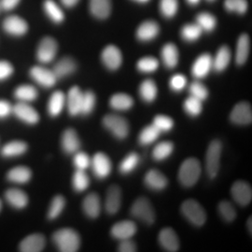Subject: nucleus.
Segmentation results:
<instances>
[{"label":"nucleus","instance_id":"1","mask_svg":"<svg viewBox=\"0 0 252 252\" xmlns=\"http://www.w3.org/2000/svg\"><path fill=\"white\" fill-rule=\"evenodd\" d=\"M53 240L59 252H76L81 246V237L73 229L64 228L58 230L53 235Z\"/></svg>","mask_w":252,"mask_h":252},{"label":"nucleus","instance_id":"2","mask_svg":"<svg viewBox=\"0 0 252 252\" xmlns=\"http://www.w3.org/2000/svg\"><path fill=\"white\" fill-rule=\"evenodd\" d=\"M201 163L195 158H188L180 165L179 180L184 187H192L201 176Z\"/></svg>","mask_w":252,"mask_h":252},{"label":"nucleus","instance_id":"3","mask_svg":"<svg viewBox=\"0 0 252 252\" xmlns=\"http://www.w3.org/2000/svg\"><path fill=\"white\" fill-rule=\"evenodd\" d=\"M181 212L193 225L202 226L207 220V214L205 209L197 201L192 199L186 200L182 204Z\"/></svg>","mask_w":252,"mask_h":252},{"label":"nucleus","instance_id":"4","mask_svg":"<svg viewBox=\"0 0 252 252\" xmlns=\"http://www.w3.org/2000/svg\"><path fill=\"white\" fill-rule=\"evenodd\" d=\"M221 150L222 145L220 140H213L208 146L206 155V170L210 179H215L220 169Z\"/></svg>","mask_w":252,"mask_h":252},{"label":"nucleus","instance_id":"5","mask_svg":"<svg viewBox=\"0 0 252 252\" xmlns=\"http://www.w3.org/2000/svg\"><path fill=\"white\" fill-rule=\"evenodd\" d=\"M132 216L144 221L147 224H153L155 221V211L149 199L139 197L131 207Z\"/></svg>","mask_w":252,"mask_h":252},{"label":"nucleus","instance_id":"6","mask_svg":"<svg viewBox=\"0 0 252 252\" xmlns=\"http://www.w3.org/2000/svg\"><path fill=\"white\" fill-rule=\"evenodd\" d=\"M106 129L119 139H124L129 134V125L126 119L116 114H108L103 119Z\"/></svg>","mask_w":252,"mask_h":252},{"label":"nucleus","instance_id":"7","mask_svg":"<svg viewBox=\"0 0 252 252\" xmlns=\"http://www.w3.org/2000/svg\"><path fill=\"white\" fill-rule=\"evenodd\" d=\"M57 50L58 44L56 40L53 37L46 36L37 47L36 58L40 63H51L57 54Z\"/></svg>","mask_w":252,"mask_h":252},{"label":"nucleus","instance_id":"8","mask_svg":"<svg viewBox=\"0 0 252 252\" xmlns=\"http://www.w3.org/2000/svg\"><path fill=\"white\" fill-rule=\"evenodd\" d=\"M231 193L234 201L241 206H247L252 202V186L243 180L234 182L231 189Z\"/></svg>","mask_w":252,"mask_h":252},{"label":"nucleus","instance_id":"9","mask_svg":"<svg viewBox=\"0 0 252 252\" xmlns=\"http://www.w3.org/2000/svg\"><path fill=\"white\" fill-rule=\"evenodd\" d=\"M232 123L238 126L251 125L252 122V109L251 104L247 102H241L237 104L230 114Z\"/></svg>","mask_w":252,"mask_h":252},{"label":"nucleus","instance_id":"10","mask_svg":"<svg viewBox=\"0 0 252 252\" xmlns=\"http://www.w3.org/2000/svg\"><path fill=\"white\" fill-rule=\"evenodd\" d=\"M30 76L36 83L45 88H52L57 81V78L54 75V71L43 66H33L30 69Z\"/></svg>","mask_w":252,"mask_h":252},{"label":"nucleus","instance_id":"11","mask_svg":"<svg viewBox=\"0 0 252 252\" xmlns=\"http://www.w3.org/2000/svg\"><path fill=\"white\" fill-rule=\"evenodd\" d=\"M91 164L94 175L101 180L108 177L112 169V164L109 158L103 153L94 154L91 161Z\"/></svg>","mask_w":252,"mask_h":252},{"label":"nucleus","instance_id":"12","mask_svg":"<svg viewBox=\"0 0 252 252\" xmlns=\"http://www.w3.org/2000/svg\"><path fill=\"white\" fill-rule=\"evenodd\" d=\"M102 62L110 70H116L123 63V55L120 49L115 45H108L101 54Z\"/></svg>","mask_w":252,"mask_h":252},{"label":"nucleus","instance_id":"13","mask_svg":"<svg viewBox=\"0 0 252 252\" xmlns=\"http://www.w3.org/2000/svg\"><path fill=\"white\" fill-rule=\"evenodd\" d=\"M12 112L16 117L27 125H36L39 121V115L35 108L29 106L26 102L16 104L12 108Z\"/></svg>","mask_w":252,"mask_h":252},{"label":"nucleus","instance_id":"14","mask_svg":"<svg viewBox=\"0 0 252 252\" xmlns=\"http://www.w3.org/2000/svg\"><path fill=\"white\" fill-rule=\"evenodd\" d=\"M3 28L6 33L14 36H24L28 30L27 22L17 15H11L4 20Z\"/></svg>","mask_w":252,"mask_h":252},{"label":"nucleus","instance_id":"15","mask_svg":"<svg viewBox=\"0 0 252 252\" xmlns=\"http://www.w3.org/2000/svg\"><path fill=\"white\" fill-rule=\"evenodd\" d=\"M136 231H137V228L133 221L124 220L112 226L110 234L115 239L125 240L134 236Z\"/></svg>","mask_w":252,"mask_h":252},{"label":"nucleus","instance_id":"16","mask_svg":"<svg viewBox=\"0 0 252 252\" xmlns=\"http://www.w3.org/2000/svg\"><path fill=\"white\" fill-rule=\"evenodd\" d=\"M45 244L44 235L40 234H30L21 242L19 250L23 252H40L43 251Z\"/></svg>","mask_w":252,"mask_h":252},{"label":"nucleus","instance_id":"17","mask_svg":"<svg viewBox=\"0 0 252 252\" xmlns=\"http://www.w3.org/2000/svg\"><path fill=\"white\" fill-rule=\"evenodd\" d=\"M159 242L167 252H178L180 249V239L171 228H164L159 234Z\"/></svg>","mask_w":252,"mask_h":252},{"label":"nucleus","instance_id":"18","mask_svg":"<svg viewBox=\"0 0 252 252\" xmlns=\"http://www.w3.org/2000/svg\"><path fill=\"white\" fill-rule=\"evenodd\" d=\"M212 61L213 58L210 54H204L200 55L191 67V73L193 77L197 79L205 78L212 68Z\"/></svg>","mask_w":252,"mask_h":252},{"label":"nucleus","instance_id":"19","mask_svg":"<svg viewBox=\"0 0 252 252\" xmlns=\"http://www.w3.org/2000/svg\"><path fill=\"white\" fill-rule=\"evenodd\" d=\"M121 204H122L121 189L115 185L109 187L106 195V201H105L106 211L110 215H114L119 211Z\"/></svg>","mask_w":252,"mask_h":252},{"label":"nucleus","instance_id":"20","mask_svg":"<svg viewBox=\"0 0 252 252\" xmlns=\"http://www.w3.org/2000/svg\"><path fill=\"white\" fill-rule=\"evenodd\" d=\"M61 144L66 153H76L80 150L81 141L74 129L68 128L63 132Z\"/></svg>","mask_w":252,"mask_h":252},{"label":"nucleus","instance_id":"21","mask_svg":"<svg viewBox=\"0 0 252 252\" xmlns=\"http://www.w3.org/2000/svg\"><path fill=\"white\" fill-rule=\"evenodd\" d=\"M145 184L150 189L155 190H161L163 189L168 184V180L166 177L158 170H150L146 174L144 178Z\"/></svg>","mask_w":252,"mask_h":252},{"label":"nucleus","instance_id":"22","mask_svg":"<svg viewBox=\"0 0 252 252\" xmlns=\"http://www.w3.org/2000/svg\"><path fill=\"white\" fill-rule=\"evenodd\" d=\"M160 27L154 21L143 22L136 30V36L142 41H149L159 34Z\"/></svg>","mask_w":252,"mask_h":252},{"label":"nucleus","instance_id":"23","mask_svg":"<svg viewBox=\"0 0 252 252\" xmlns=\"http://www.w3.org/2000/svg\"><path fill=\"white\" fill-rule=\"evenodd\" d=\"M84 213L91 219H96L101 212V202L96 193L88 194L82 203Z\"/></svg>","mask_w":252,"mask_h":252},{"label":"nucleus","instance_id":"24","mask_svg":"<svg viewBox=\"0 0 252 252\" xmlns=\"http://www.w3.org/2000/svg\"><path fill=\"white\" fill-rule=\"evenodd\" d=\"M5 198L11 207L16 209H23L28 205V196L21 189H8L5 192Z\"/></svg>","mask_w":252,"mask_h":252},{"label":"nucleus","instance_id":"25","mask_svg":"<svg viewBox=\"0 0 252 252\" xmlns=\"http://www.w3.org/2000/svg\"><path fill=\"white\" fill-rule=\"evenodd\" d=\"M76 69H77V63L75 62V60L70 57H63L55 63L53 71L54 75L56 76V78L60 79V78L66 77L68 75H71L72 73L75 72Z\"/></svg>","mask_w":252,"mask_h":252},{"label":"nucleus","instance_id":"26","mask_svg":"<svg viewBox=\"0 0 252 252\" xmlns=\"http://www.w3.org/2000/svg\"><path fill=\"white\" fill-rule=\"evenodd\" d=\"M81 99H82V92L77 86L72 87L67 94V108L68 112L71 116H77L81 113Z\"/></svg>","mask_w":252,"mask_h":252},{"label":"nucleus","instance_id":"27","mask_svg":"<svg viewBox=\"0 0 252 252\" xmlns=\"http://www.w3.org/2000/svg\"><path fill=\"white\" fill-rule=\"evenodd\" d=\"M111 8V0H90L91 12L96 18H108Z\"/></svg>","mask_w":252,"mask_h":252},{"label":"nucleus","instance_id":"28","mask_svg":"<svg viewBox=\"0 0 252 252\" xmlns=\"http://www.w3.org/2000/svg\"><path fill=\"white\" fill-rule=\"evenodd\" d=\"M65 104V96L63 92L56 91L52 94L48 103V112L50 116L57 117L62 112Z\"/></svg>","mask_w":252,"mask_h":252},{"label":"nucleus","instance_id":"29","mask_svg":"<svg viewBox=\"0 0 252 252\" xmlns=\"http://www.w3.org/2000/svg\"><path fill=\"white\" fill-rule=\"evenodd\" d=\"M162 58L163 63L168 68H174L179 63V50L173 43H167L162 47Z\"/></svg>","mask_w":252,"mask_h":252},{"label":"nucleus","instance_id":"30","mask_svg":"<svg viewBox=\"0 0 252 252\" xmlns=\"http://www.w3.org/2000/svg\"><path fill=\"white\" fill-rule=\"evenodd\" d=\"M231 61V51L227 46H222L218 51L215 58L212 61V68H214L218 72H221Z\"/></svg>","mask_w":252,"mask_h":252},{"label":"nucleus","instance_id":"31","mask_svg":"<svg viewBox=\"0 0 252 252\" xmlns=\"http://www.w3.org/2000/svg\"><path fill=\"white\" fill-rule=\"evenodd\" d=\"M250 37L248 35L243 34L239 36L235 53V62L237 64L240 65L246 63L250 54Z\"/></svg>","mask_w":252,"mask_h":252},{"label":"nucleus","instance_id":"32","mask_svg":"<svg viewBox=\"0 0 252 252\" xmlns=\"http://www.w3.org/2000/svg\"><path fill=\"white\" fill-rule=\"evenodd\" d=\"M7 178L11 182L24 184L31 180L32 172L27 166H17L9 170Z\"/></svg>","mask_w":252,"mask_h":252},{"label":"nucleus","instance_id":"33","mask_svg":"<svg viewBox=\"0 0 252 252\" xmlns=\"http://www.w3.org/2000/svg\"><path fill=\"white\" fill-rule=\"evenodd\" d=\"M109 105L117 110H127L134 106V99L126 94H116L111 96Z\"/></svg>","mask_w":252,"mask_h":252},{"label":"nucleus","instance_id":"34","mask_svg":"<svg viewBox=\"0 0 252 252\" xmlns=\"http://www.w3.org/2000/svg\"><path fill=\"white\" fill-rule=\"evenodd\" d=\"M27 148L28 147L26 142L12 141V142L7 143L2 148L1 153L4 157H7V158L16 157L27 153Z\"/></svg>","mask_w":252,"mask_h":252},{"label":"nucleus","instance_id":"35","mask_svg":"<svg viewBox=\"0 0 252 252\" xmlns=\"http://www.w3.org/2000/svg\"><path fill=\"white\" fill-rule=\"evenodd\" d=\"M157 86L155 82L152 80H146L141 83L139 87V94L141 98L148 103H151L155 100L157 96Z\"/></svg>","mask_w":252,"mask_h":252},{"label":"nucleus","instance_id":"36","mask_svg":"<svg viewBox=\"0 0 252 252\" xmlns=\"http://www.w3.org/2000/svg\"><path fill=\"white\" fill-rule=\"evenodd\" d=\"M44 9L48 15L54 23H62L64 19L63 10L54 2V0H45L44 1Z\"/></svg>","mask_w":252,"mask_h":252},{"label":"nucleus","instance_id":"37","mask_svg":"<svg viewBox=\"0 0 252 252\" xmlns=\"http://www.w3.org/2000/svg\"><path fill=\"white\" fill-rule=\"evenodd\" d=\"M14 96L21 102L34 101L37 97V91L31 85H21L14 92Z\"/></svg>","mask_w":252,"mask_h":252},{"label":"nucleus","instance_id":"38","mask_svg":"<svg viewBox=\"0 0 252 252\" xmlns=\"http://www.w3.org/2000/svg\"><path fill=\"white\" fill-rule=\"evenodd\" d=\"M174 151V145L172 142L165 141L155 146L153 149V156L156 161H162L171 155Z\"/></svg>","mask_w":252,"mask_h":252},{"label":"nucleus","instance_id":"39","mask_svg":"<svg viewBox=\"0 0 252 252\" xmlns=\"http://www.w3.org/2000/svg\"><path fill=\"white\" fill-rule=\"evenodd\" d=\"M96 102L95 94L92 91H87L82 93L81 99V113L82 115H89L94 110Z\"/></svg>","mask_w":252,"mask_h":252},{"label":"nucleus","instance_id":"40","mask_svg":"<svg viewBox=\"0 0 252 252\" xmlns=\"http://www.w3.org/2000/svg\"><path fill=\"white\" fill-rule=\"evenodd\" d=\"M160 134H161V132L153 125V126H147L141 131L139 137H138V140H139L140 144H152L159 137Z\"/></svg>","mask_w":252,"mask_h":252},{"label":"nucleus","instance_id":"41","mask_svg":"<svg viewBox=\"0 0 252 252\" xmlns=\"http://www.w3.org/2000/svg\"><path fill=\"white\" fill-rule=\"evenodd\" d=\"M202 33H203V30L197 24H191V25H186L182 27L180 34L183 37V39L192 42L197 40L202 35Z\"/></svg>","mask_w":252,"mask_h":252},{"label":"nucleus","instance_id":"42","mask_svg":"<svg viewBox=\"0 0 252 252\" xmlns=\"http://www.w3.org/2000/svg\"><path fill=\"white\" fill-rule=\"evenodd\" d=\"M196 24L203 31H212L217 26V19L214 15L207 13V12H203L200 13L196 17Z\"/></svg>","mask_w":252,"mask_h":252},{"label":"nucleus","instance_id":"43","mask_svg":"<svg viewBox=\"0 0 252 252\" xmlns=\"http://www.w3.org/2000/svg\"><path fill=\"white\" fill-rule=\"evenodd\" d=\"M90 185V180L84 170H79L75 172L73 176V187L77 191H83L87 189Z\"/></svg>","mask_w":252,"mask_h":252},{"label":"nucleus","instance_id":"44","mask_svg":"<svg viewBox=\"0 0 252 252\" xmlns=\"http://www.w3.org/2000/svg\"><path fill=\"white\" fill-rule=\"evenodd\" d=\"M64 206H65V199L63 198V195H56L53 199L48 211L49 220H54L59 216L62 213Z\"/></svg>","mask_w":252,"mask_h":252},{"label":"nucleus","instance_id":"45","mask_svg":"<svg viewBox=\"0 0 252 252\" xmlns=\"http://www.w3.org/2000/svg\"><path fill=\"white\" fill-rule=\"evenodd\" d=\"M160 11L164 17L172 18L176 15L179 9V1L178 0H161L160 1Z\"/></svg>","mask_w":252,"mask_h":252},{"label":"nucleus","instance_id":"46","mask_svg":"<svg viewBox=\"0 0 252 252\" xmlns=\"http://www.w3.org/2000/svg\"><path fill=\"white\" fill-rule=\"evenodd\" d=\"M184 109L190 116L196 117L200 115L203 110L202 101L190 95L184 102Z\"/></svg>","mask_w":252,"mask_h":252},{"label":"nucleus","instance_id":"47","mask_svg":"<svg viewBox=\"0 0 252 252\" xmlns=\"http://www.w3.org/2000/svg\"><path fill=\"white\" fill-rule=\"evenodd\" d=\"M139 162V156L135 153H130L127 155L124 161L120 164V171L124 174H127L133 171L135 167L137 166Z\"/></svg>","mask_w":252,"mask_h":252},{"label":"nucleus","instance_id":"48","mask_svg":"<svg viewBox=\"0 0 252 252\" xmlns=\"http://www.w3.org/2000/svg\"><path fill=\"white\" fill-rule=\"evenodd\" d=\"M158 66H159V62L154 57L141 58L136 63L137 69L144 73L154 72L158 68Z\"/></svg>","mask_w":252,"mask_h":252},{"label":"nucleus","instance_id":"49","mask_svg":"<svg viewBox=\"0 0 252 252\" xmlns=\"http://www.w3.org/2000/svg\"><path fill=\"white\" fill-rule=\"evenodd\" d=\"M219 212L220 214V216L223 218V220L228 221V222H232L234 221V219L236 218V211L234 206L227 201H222L219 204Z\"/></svg>","mask_w":252,"mask_h":252},{"label":"nucleus","instance_id":"50","mask_svg":"<svg viewBox=\"0 0 252 252\" xmlns=\"http://www.w3.org/2000/svg\"><path fill=\"white\" fill-rule=\"evenodd\" d=\"M224 7L229 11L244 14L248 10L249 5L247 0H225Z\"/></svg>","mask_w":252,"mask_h":252},{"label":"nucleus","instance_id":"51","mask_svg":"<svg viewBox=\"0 0 252 252\" xmlns=\"http://www.w3.org/2000/svg\"><path fill=\"white\" fill-rule=\"evenodd\" d=\"M189 91L191 96L201 100V101L207 99V96H208V90H207V87L199 81H193L189 85Z\"/></svg>","mask_w":252,"mask_h":252},{"label":"nucleus","instance_id":"52","mask_svg":"<svg viewBox=\"0 0 252 252\" xmlns=\"http://www.w3.org/2000/svg\"><path fill=\"white\" fill-rule=\"evenodd\" d=\"M153 126H155L160 132L170 131L174 126V121L171 118L164 115H157L153 120Z\"/></svg>","mask_w":252,"mask_h":252},{"label":"nucleus","instance_id":"53","mask_svg":"<svg viewBox=\"0 0 252 252\" xmlns=\"http://www.w3.org/2000/svg\"><path fill=\"white\" fill-rule=\"evenodd\" d=\"M74 164L77 169L85 170L91 165L90 157L84 153H76L74 156Z\"/></svg>","mask_w":252,"mask_h":252},{"label":"nucleus","instance_id":"54","mask_svg":"<svg viewBox=\"0 0 252 252\" xmlns=\"http://www.w3.org/2000/svg\"><path fill=\"white\" fill-rule=\"evenodd\" d=\"M169 84L173 91L179 92L183 90L187 85V78L182 74H176L172 77Z\"/></svg>","mask_w":252,"mask_h":252},{"label":"nucleus","instance_id":"55","mask_svg":"<svg viewBox=\"0 0 252 252\" xmlns=\"http://www.w3.org/2000/svg\"><path fill=\"white\" fill-rule=\"evenodd\" d=\"M13 73V66L7 61H0V81H5Z\"/></svg>","mask_w":252,"mask_h":252},{"label":"nucleus","instance_id":"56","mask_svg":"<svg viewBox=\"0 0 252 252\" xmlns=\"http://www.w3.org/2000/svg\"><path fill=\"white\" fill-rule=\"evenodd\" d=\"M136 250V245L130 238L121 240V243L118 247V252H135Z\"/></svg>","mask_w":252,"mask_h":252},{"label":"nucleus","instance_id":"57","mask_svg":"<svg viewBox=\"0 0 252 252\" xmlns=\"http://www.w3.org/2000/svg\"><path fill=\"white\" fill-rule=\"evenodd\" d=\"M12 106L5 100H0V119H5L12 112Z\"/></svg>","mask_w":252,"mask_h":252},{"label":"nucleus","instance_id":"58","mask_svg":"<svg viewBox=\"0 0 252 252\" xmlns=\"http://www.w3.org/2000/svg\"><path fill=\"white\" fill-rule=\"evenodd\" d=\"M21 0H0V7L5 10L14 9Z\"/></svg>","mask_w":252,"mask_h":252},{"label":"nucleus","instance_id":"59","mask_svg":"<svg viewBox=\"0 0 252 252\" xmlns=\"http://www.w3.org/2000/svg\"><path fill=\"white\" fill-rule=\"evenodd\" d=\"M80 0H61L63 6L67 7V8H72Z\"/></svg>","mask_w":252,"mask_h":252},{"label":"nucleus","instance_id":"60","mask_svg":"<svg viewBox=\"0 0 252 252\" xmlns=\"http://www.w3.org/2000/svg\"><path fill=\"white\" fill-rule=\"evenodd\" d=\"M252 217H250V219H249V220H248V228H249V230H250V233H251V234H252Z\"/></svg>","mask_w":252,"mask_h":252},{"label":"nucleus","instance_id":"61","mask_svg":"<svg viewBox=\"0 0 252 252\" xmlns=\"http://www.w3.org/2000/svg\"><path fill=\"white\" fill-rule=\"evenodd\" d=\"M187 2L190 5H196L200 2V0H187Z\"/></svg>","mask_w":252,"mask_h":252},{"label":"nucleus","instance_id":"62","mask_svg":"<svg viewBox=\"0 0 252 252\" xmlns=\"http://www.w3.org/2000/svg\"><path fill=\"white\" fill-rule=\"evenodd\" d=\"M135 1H137V2H140V3H145V2H148L149 0H135Z\"/></svg>","mask_w":252,"mask_h":252},{"label":"nucleus","instance_id":"63","mask_svg":"<svg viewBox=\"0 0 252 252\" xmlns=\"http://www.w3.org/2000/svg\"><path fill=\"white\" fill-rule=\"evenodd\" d=\"M1 207H2V203H1V200H0V210H1Z\"/></svg>","mask_w":252,"mask_h":252}]
</instances>
